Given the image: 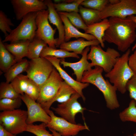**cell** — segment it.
<instances>
[{
  "label": "cell",
  "mask_w": 136,
  "mask_h": 136,
  "mask_svg": "<svg viewBox=\"0 0 136 136\" xmlns=\"http://www.w3.org/2000/svg\"><path fill=\"white\" fill-rule=\"evenodd\" d=\"M58 12L66 16L71 23L77 28L82 29L85 31L86 30L87 26L78 12Z\"/></svg>",
  "instance_id": "obj_31"
},
{
  "label": "cell",
  "mask_w": 136,
  "mask_h": 136,
  "mask_svg": "<svg viewBox=\"0 0 136 136\" xmlns=\"http://www.w3.org/2000/svg\"><path fill=\"white\" fill-rule=\"evenodd\" d=\"M47 45L43 40L35 37L28 45L26 57L30 60L39 58L44 48Z\"/></svg>",
  "instance_id": "obj_26"
},
{
  "label": "cell",
  "mask_w": 136,
  "mask_h": 136,
  "mask_svg": "<svg viewBox=\"0 0 136 136\" xmlns=\"http://www.w3.org/2000/svg\"><path fill=\"white\" fill-rule=\"evenodd\" d=\"M30 42L27 40L10 44H4L6 49L14 56L18 62L27 56L28 47Z\"/></svg>",
  "instance_id": "obj_22"
},
{
  "label": "cell",
  "mask_w": 136,
  "mask_h": 136,
  "mask_svg": "<svg viewBox=\"0 0 136 136\" xmlns=\"http://www.w3.org/2000/svg\"><path fill=\"white\" fill-rule=\"evenodd\" d=\"M84 0H74L71 2H66L58 3H54V7L58 12H78L79 7Z\"/></svg>",
  "instance_id": "obj_30"
},
{
  "label": "cell",
  "mask_w": 136,
  "mask_h": 136,
  "mask_svg": "<svg viewBox=\"0 0 136 136\" xmlns=\"http://www.w3.org/2000/svg\"><path fill=\"white\" fill-rule=\"evenodd\" d=\"M132 136H136V133H134Z\"/></svg>",
  "instance_id": "obj_44"
},
{
  "label": "cell",
  "mask_w": 136,
  "mask_h": 136,
  "mask_svg": "<svg viewBox=\"0 0 136 136\" xmlns=\"http://www.w3.org/2000/svg\"><path fill=\"white\" fill-rule=\"evenodd\" d=\"M38 12L31 13L24 16L19 24L5 37L3 42L13 43L32 41L36 37L37 29L36 19Z\"/></svg>",
  "instance_id": "obj_4"
},
{
  "label": "cell",
  "mask_w": 136,
  "mask_h": 136,
  "mask_svg": "<svg viewBox=\"0 0 136 136\" xmlns=\"http://www.w3.org/2000/svg\"><path fill=\"white\" fill-rule=\"evenodd\" d=\"M16 62L14 57L6 48L0 37V70L5 73L11 66Z\"/></svg>",
  "instance_id": "obj_23"
},
{
  "label": "cell",
  "mask_w": 136,
  "mask_h": 136,
  "mask_svg": "<svg viewBox=\"0 0 136 136\" xmlns=\"http://www.w3.org/2000/svg\"><path fill=\"white\" fill-rule=\"evenodd\" d=\"M109 25V19H104L100 22L87 26L85 33L93 36L99 42L101 47L104 48L105 45L103 38Z\"/></svg>",
  "instance_id": "obj_21"
},
{
  "label": "cell",
  "mask_w": 136,
  "mask_h": 136,
  "mask_svg": "<svg viewBox=\"0 0 136 136\" xmlns=\"http://www.w3.org/2000/svg\"><path fill=\"white\" fill-rule=\"evenodd\" d=\"M133 53L129 56L128 60L129 66L134 73L136 72V47Z\"/></svg>",
  "instance_id": "obj_39"
},
{
  "label": "cell",
  "mask_w": 136,
  "mask_h": 136,
  "mask_svg": "<svg viewBox=\"0 0 136 136\" xmlns=\"http://www.w3.org/2000/svg\"><path fill=\"white\" fill-rule=\"evenodd\" d=\"M90 50V46L86 47L83 51L81 55L82 57L80 60L75 62H70L65 61L64 59H61L60 63L63 66L69 67L74 71V74L76 77V80L81 82L83 74L85 71L92 69L91 63L89 62L87 59V55Z\"/></svg>",
  "instance_id": "obj_16"
},
{
  "label": "cell",
  "mask_w": 136,
  "mask_h": 136,
  "mask_svg": "<svg viewBox=\"0 0 136 136\" xmlns=\"http://www.w3.org/2000/svg\"><path fill=\"white\" fill-rule=\"evenodd\" d=\"M54 67L45 57L30 60L26 71L29 79L40 88L46 81L52 72Z\"/></svg>",
  "instance_id": "obj_7"
},
{
  "label": "cell",
  "mask_w": 136,
  "mask_h": 136,
  "mask_svg": "<svg viewBox=\"0 0 136 136\" xmlns=\"http://www.w3.org/2000/svg\"><path fill=\"white\" fill-rule=\"evenodd\" d=\"M20 97L26 105L27 109V124L41 122L47 124L50 121V116L42 107L40 104L36 102L26 94L20 95Z\"/></svg>",
  "instance_id": "obj_13"
},
{
  "label": "cell",
  "mask_w": 136,
  "mask_h": 136,
  "mask_svg": "<svg viewBox=\"0 0 136 136\" xmlns=\"http://www.w3.org/2000/svg\"><path fill=\"white\" fill-rule=\"evenodd\" d=\"M40 89L33 81L29 79L25 94L32 99L36 101L40 93Z\"/></svg>",
  "instance_id": "obj_37"
},
{
  "label": "cell",
  "mask_w": 136,
  "mask_h": 136,
  "mask_svg": "<svg viewBox=\"0 0 136 136\" xmlns=\"http://www.w3.org/2000/svg\"><path fill=\"white\" fill-rule=\"evenodd\" d=\"M110 25L103 40L116 45L120 51L125 52L136 39V24L129 17L124 18L110 17Z\"/></svg>",
  "instance_id": "obj_1"
},
{
  "label": "cell",
  "mask_w": 136,
  "mask_h": 136,
  "mask_svg": "<svg viewBox=\"0 0 136 136\" xmlns=\"http://www.w3.org/2000/svg\"><path fill=\"white\" fill-rule=\"evenodd\" d=\"M126 88L129 92L130 98L134 100L136 104V72L127 82Z\"/></svg>",
  "instance_id": "obj_38"
},
{
  "label": "cell",
  "mask_w": 136,
  "mask_h": 136,
  "mask_svg": "<svg viewBox=\"0 0 136 136\" xmlns=\"http://www.w3.org/2000/svg\"><path fill=\"white\" fill-rule=\"evenodd\" d=\"M27 117V111L20 109L2 111L0 113V124L6 130L16 135L26 131Z\"/></svg>",
  "instance_id": "obj_6"
},
{
  "label": "cell",
  "mask_w": 136,
  "mask_h": 136,
  "mask_svg": "<svg viewBox=\"0 0 136 136\" xmlns=\"http://www.w3.org/2000/svg\"><path fill=\"white\" fill-rule=\"evenodd\" d=\"M99 44V42L96 39L86 41L83 38H80L75 40L64 42L60 45L59 47L69 52L72 51L77 54H81L86 47Z\"/></svg>",
  "instance_id": "obj_19"
},
{
  "label": "cell",
  "mask_w": 136,
  "mask_h": 136,
  "mask_svg": "<svg viewBox=\"0 0 136 136\" xmlns=\"http://www.w3.org/2000/svg\"><path fill=\"white\" fill-rule=\"evenodd\" d=\"M130 52L129 49L119 57L111 70L105 75L122 94L126 92V84L134 74L128 64Z\"/></svg>",
  "instance_id": "obj_3"
},
{
  "label": "cell",
  "mask_w": 136,
  "mask_h": 136,
  "mask_svg": "<svg viewBox=\"0 0 136 136\" xmlns=\"http://www.w3.org/2000/svg\"><path fill=\"white\" fill-rule=\"evenodd\" d=\"M11 19L8 18L7 15L2 11H0V29L4 34L5 37L10 33L12 30L10 28L11 26H14Z\"/></svg>",
  "instance_id": "obj_36"
},
{
  "label": "cell",
  "mask_w": 136,
  "mask_h": 136,
  "mask_svg": "<svg viewBox=\"0 0 136 136\" xmlns=\"http://www.w3.org/2000/svg\"><path fill=\"white\" fill-rule=\"evenodd\" d=\"M77 93L71 86L64 81L62 82L60 87L56 95L51 100L41 104L42 107L46 112L50 110L52 104L57 101L61 103L67 100L73 94Z\"/></svg>",
  "instance_id": "obj_18"
},
{
  "label": "cell",
  "mask_w": 136,
  "mask_h": 136,
  "mask_svg": "<svg viewBox=\"0 0 136 136\" xmlns=\"http://www.w3.org/2000/svg\"><path fill=\"white\" fill-rule=\"evenodd\" d=\"M119 118L123 122H132L136 123V104L132 100L128 106L119 114Z\"/></svg>",
  "instance_id": "obj_28"
},
{
  "label": "cell",
  "mask_w": 136,
  "mask_h": 136,
  "mask_svg": "<svg viewBox=\"0 0 136 136\" xmlns=\"http://www.w3.org/2000/svg\"><path fill=\"white\" fill-rule=\"evenodd\" d=\"M10 83L2 82L0 85V99L4 98L15 99L20 97Z\"/></svg>",
  "instance_id": "obj_33"
},
{
  "label": "cell",
  "mask_w": 136,
  "mask_h": 136,
  "mask_svg": "<svg viewBox=\"0 0 136 136\" xmlns=\"http://www.w3.org/2000/svg\"><path fill=\"white\" fill-rule=\"evenodd\" d=\"M48 9L38 12L36 18L37 27L36 37L44 42L49 47L56 48L58 38L54 36L56 28L53 29L50 25L48 18Z\"/></svg>",
  "instance_id": "obj_9"
},
{
  "label": "cell",
  "mask_w": 136,
  "mask_h": 136,
  "mask_svg": "<svg viewBox=\"0 0 136 136\" xmlns=\"http://www.w3.org/2000/svg\"><path fill=\"white\" fill-rule=\"evenodd\" d=\"M46 112L51 118L50 121L46 124L47 127L55 131L61 136H75L80 131L90 130L86 124L71 123L61 117L55 116L50 110Z\"/></svg>",
  "instance_id": "obj_10"
},
{
  "label": "cell",
  "mask_w": 136,
  "mask_h": 136,
  "mask_svg": "<svg viewBox=\"0 0 136 136\" xmlns=\"http://www.w3.org/2000/svg\"><path fill=\"white\" fill-rule=\"evenodd\" d=\"M120 56L119 53L114 49L108 47L104 51L99 45L90 46L87 59L91 61L92 67L100 66L107 73L111 70Z\"/></svg>",
  "instance_id": "obj_5"
},
{
  "label": "cell",
  "mask_w": 136,
  "mask_h": 136,
  "mask_svg": "<svg viewBox=\"0 0 136 136\" xmlns=\"http://www.w3.org/2000/svg\"><path fill=\"white\" fill-rule=\"evenodd\" d=\"M105 136L98 135V136ZM126 136H132L129 135H128Z\"/></svg>",
  "instance_id": "obj_45"
},
{
  "label": "cell",
  "mask_w": 136,
  "mask_h": 136,
  "mask_svg": "<svg viewBox=\"0 0 136 136\" xmlns=\"http://www.w3.org/2000/svg\"><path fill=\"white\" fill-rule=\"evenodd\" d=\"M49 129V130L52 132V134L53 136H61L58 132L54 130L51 129Z\"/></svg>",
  "instance_id": "obj_42"
},
{
  "label": "cell",
  "mask_w": 136,
  "mask_h": 136,
  "mask_svg": "<svg viewBox=\"0 0 136 136\" xmlns=\"http://www.w3.org/2000/svg\"><path fill=\"white\" fill-rule=\"evenodd\" d=\"M80 97H81L80 95L76 93L73 94L66 101L58 104L56 108H51L55 113L60 115L61 117L74 124H76V115L78 113H81L82 115L84 124H86L84 112L86 109L83 107L78 101V99Z\"/></svg>",
  "instance_id": "obj_8"
},
{
  "label": "cell",
  "mask_w": 136,
  "mask_h": 136,
  "mask_svg": "<svg viewBox=\"0 0 136 136\" xmlns=\"http://www.w3.org/2000/svg\"><path fill=\"white\" fill-rule=\"evenodd\" d=\"M44 1L49 11V20L56 26L58 32V37L56 47H59L61 44L65 42L64 25L59 14L54 7L52 1L50 0H46Z\"/></svg>",
  "instance_id": "obj_17"
},
{
  "label": "cell",
  "mask_w": 136,
  "mask_h": 136,
  "mask_svg": "<svg viewBox=\"0 0 136 136\" xmlns=\"http://www.w3.org/2000/svg\"><path fill=\"white\" fill-rule=\"evenodd\" d=\"M29 62L26 59H23L11 66L4 74L6 82L10 83L17 76L26 72Z\"/></svg>",
  "instance_id": "obj_24"
},
{
  "label": "cell",
  "mask_w": 136,
  "mask_h": 136,
  "mask_svg": "<svg viewBox=\"0 0 136 136\" xmlns=\"http://www.w3.org/2000/svg\"><path fill=\"white\" fill-rule=\"evenodd\" d=\"M0 136H17L5 129L0 124Z\"/></svg>",
  "instance_id": "obj_40"
},
{
  "label": "cell",
  "mask_w": 136,
  "mask_h": 136,
  "mask_svg": "<svg viewBox=\"0 0 136 136\" xmlns=\"http://www.w3.org/2000/svg\"><path fill=\"white\" fill-rule=\"evenodd\" d=\"M63 81L54 67L48 79L41 87L39 95L36 102L41 104L52 99L57 94Z\"/></svg>",
  "instance_id": "obj_12"
},
{
  "label": "cell",
  "mask_w": 136,
  "mask_h": 136,
  "mask_svg": "<svg viewBox=\"0 0 136 136\" xmlns=\"http://www.w3.org/2000/svg\"><path fill=\"white\" fill-rule=\"evenodd\" d=\"M109 4H116L119 2V0H109Z\"/></svg>",
  "instance_id": "obj_43"
},
{
  "label": "cell",
  "mask_w": 136,
  "mask_h": 136,
  "mask_svg": "<svg viewBox=\"0 0 136 136\" xmlns=\"http://www.w3.org/2000/svg\"><path fill=\"white\" fill-rule=\"evenodd\" d=\"M79 12L84 21L87 26L101 21L100 11L93 9L79 7Z\"/></svg>",
  "instance_id": "obj_27"
},
{
  "label": "cell",
  "mask_w": 136,
  "mask_h": 136,
  "mask_svg": "<svg viewBox=\"0 0 136 136\" xmlns=\"http://www.w3.org/2000/svg\"><path fill=\"white\" fill-rule=\"evenodd\" d=\"M47 56H54L61 59H64L65 58L69 57L78 59L80 58L78 55L74 52H69L61 49H57L48 45L44 48L40 57H44Z\"/></svg>",
  "instance_id": "obj_25"
},
{
  "label": "cell",
  "mask_w": 136,
  "mask_h": 136,
  "mask_svg": "<svg viewBox=\"0 0 136 136\" xmlns=\"http://www.w3.org/2000/svg\"><path fill=\"white\" fill-rule=\"evenodd\" d=\"M129 17L136 24V16L134 15H131L129 16ZM136 47V42L134 45L132 47V50L133 51L134 50Z\"/></svg>",
  "instance_id": "obj_41"
},
{
  "label": "cell",
  "mask_w": 136,
  "mask_h": 136,
  "mask_svg": "<svg viewBox=\"0 0 136 136\" xmlns=\"http://www.w3.org/2000/svg\"><path fill=\"white\" fill-rule=\"evenodd\" d=\"M29 79L26 75L20 74L10 82V84L17 93L22 95L26 91Z\"/></svg>",
  "instance_id": "obj_29"
},
{
  "label": "cell",
  "mask_w": 136,
  "mask_h": 136,
  "mask_svg": "<svg viewBox=\"0 0 136 136\" xmlns=\"http://www.w3.org/2000/svg\"><path fill=\"white\" fill-rule=\"evenodd\" d=\"M10 1L17 20H21L29 13L48 9L44 1L11 0Z\"/></svg>",
  "instance_id": "obj_14"
},
{
  "label": "cell",
  "mask_w": 136,
  "mask_h": 136,
  "mask_svg": "<svg viewBox=\"0 0 136 136\" xmlns=\"http://www.w3.org/2000/svg\"><path fill=\"white\" fill-rule=\"evenodd\" d=\"M109 3V0H84L80 5L100 12Z\"/></svg>",
  "instance_id": "obj_35"
},
{
  "label": "cell",
  "mask_w": 136,
  "mask_h": 136,
  "mask_svg": "<svg viewBox=\"0 0 136 136\" xmlns=\"http://www.w3.org/2000/svg\"><path fill=\"white\" fill-rule=\"evenodd\" d=\"M44 57L51 63L64 81L80 94L83 101H85L86 98L82 91L88 87L89 84L79 82L73 79L60 66V63L61 59L50 56H47Z\"/></svg>",
  "instance_id": "obj_15"
},
{
  "label": "cell",
  "mask_w": 136,
  "mask_h": 136,
  "mask_svg": "<svg viewBox=\"0 0 136 136\" xmlns=\"http://www.w3.org/2000/svg\"><path fill=\"white\" fill-rule=\"evenodd\" d=\"M20 97L15 99L4 98L0 100V110L2 111L13 110L18 108L22 105Z\"/></svg>",
  "instance_id": "obj_32"
},
{
  "label": "cell",
  "mask_w": 136,
  "mask_h": 136,
  "mask_svg": "<svg viewBox=\"0 0 136 136\" xmlns=\"http://www.w3.org/2000/svg\"><path fill=\"white\" fill-rule=\"evenodd\" d=\"M46 124L42 122L39 124H27L26 131L30 132L36 136H53L46 129Z\"/></svg>",
  "instance_id": "obj_34"
},
{
  "label": "cell",
  "mask_w": 136,
  "mask_h": 136,
  "mask_svg": "<svg viewBox=\"0 0 136 136\" xmlns=\"http://www.w3.org/2000/svg\"><path fill=\"white\" fill-rule=\"evenodd\" d=\"M58 13L64 25L65 42H68L72 38H83L88 41L96 39L95 37L91 35L83 33L79 31L71 23L66 16Z\"/></svg>",
  "instance_id": "obj_20"
},
{
  "label": "cell",
  "mask_w": 136,
  "mask_h": 136,
  "mask_svg": "<svg viewBox=\"0 0 136 136\" xmlns=\"http://www.w3.org/2000/svg\"><path fill=\"white\" fill-rule=\"evenodd\" d=\"M103 71L101 67L95 66L94 69L85 71L81 82L90 83L96 86L103 93L107 107L110 110H115L120 106L116 94L117 90L109 80L104 78L102 75Z\"/></svg>",
  "instance_id": "obj_2"
},
{
  "label": "cell",
  "mask_w": 136,
  "mask_h": 136,
  "mask_svg": "<svg viewBox=\"0 0 136 136\" xmlns=\"http://www.w3.org/2000/svg\"><path fill=\"white\" fill-rule=\"evenodd\" d=\"M136 15V0H120L117 3L109 4L100 12V19L117 17L122 18Z\"/></svg>",
  "instance_id": "obj_11"
}]
</instances>
